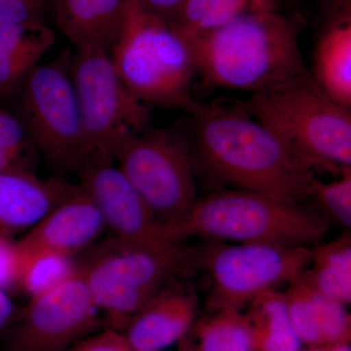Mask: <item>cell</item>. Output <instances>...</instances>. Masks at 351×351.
<instances>
[{"label": "cell", "instance_id": "cell-13", "mask_svg": "<svg viewBox=\"0 0 351 351\" xmlns=\"http://www.w3.org/2000/svg\"><path fill=\"white\" fill-rule=\"evenodd\" d=\"M105 230L100 211L77 184L73 193L17 241L23 246L49 249L75 257L94 246Z\"/></svg>", "mask_w": 351, "mask_h": 351}, {"label": "cell", "instance_id": "cell-4", "mask_svg": "<svg viewBox=\"0 0 351 351\" xmlns=\"http://www.w3.org/2000/svg\"><path fill=\"white\" fill-rule=\"evenodd\" d=\"M110 56L132 94L147 106L195 113L191 88L197 75L191 44L168 21L124 0Z\"/></svg>", "mask_w": 351, "mask_h": 351}, {"label": "cell", "instance_id": "cell-31", "mask_svg": "<svg viewBox=\"0 0 351 351\" xmlns=\"http://www.w3.org/2000/svg\"><path fill=\"white\" fill-rule=\"evenodd\" d=\"M13 304L9 298L8 293L0 288V330L8 324L13 314Z\"/></svg>", "mask_w": 351, "mask_h": 351}, {"label": "cell", "instance_id": "cell-16", "mask_svg": "<svg viewBox=\"0 0 351 351\" xmlns=\"http://www.w3.org/2000/svg\"><path fill=\"white\" fill-rule=\"evenodd\" d=\"M332 16L316 43L311 75L318 86L351 110L350 0H336Z\"/></svg>", "mask_w": 351, "mask_h": 351}, {"label": "cell", "instance_id": "cell-14", "mask_svg": "<svg viewBox=\"0 0 351 351\" xmlns=\"http://www.w3.org/2000/svg\"><path fill=\"white\" fill-rule=\"evenodd\" d=\"M197 295L174 282L152 297L128 321L125 339L134 351H157L182 338L195 315Z\"/></svg>", "mask_w": 351, "mask_h": 351}, {"label": "cell", "instance_id": "cell-11", "mask_svg": "<svg viewBox=\"0 0 351 351\" xmlns=\"http://www.w3.org/2000/svg\"><path fill=\"white\" fill-rule=\"evenodd\" d=\"M99 313L78 269L63 285L29 299L9 351H66L97 329Z\"/></svg>", "mask_w": 351, "mask_h": 351}, {"label": "cell", "instance_id": "cell-21", "mask_svg": "<svg viewBox=\"0 0 351 351\" xmlns=\"http://www.w3.org/2000/svg\"><path fill=\"white\" fill-rule=\"evenodd\" d=\"M253 309L265 329L262 335L263 351H300L301 339L293 328L284 293L270 290L253 302Z\"/></svg>", "mask_w": 351, "mask_h": 351}, {"label": "cell", "instance_id": "cell-28", "mask_svg": "<svg viewBox=\"0 0 351 351\" xmlns=\"http://www.w3.org/2000/svg\"><path fill=\"white\" fill-rule=\"evenodd\" d=\"M124 337L113 330L80 339L66 351H130Z\"/></svg>", "mask_w": 351, "mask_h": 351}, {"label": "cell", "instance_id": "cell-2", "mask_svg": "<svg viewBox=\"0 0 351 351\" xmlns=\"http://www.w3.org/2000/svg\"><path fill=\"white\" fill-rule=\"evenodd\" d=\"M301 23L276 9L244 14L189 43L209 86L257 93L307 71Z\"/></svg>", "mask_w": 351, "mask_h": 351}, {"label": "cell", "instance_id": "cell-10", "mask_svg": "<svg viewBox=\"0 0 351 351\" xmlns=\"http://www.w3.org/2000/svg\"><path fill=\"white\" fill-rule=\"evenodd\" d=\"M213 242L198 255V263L210 277L208 304L221 311H237L263 293L292 282L313 257L308 247Z\"/></svg>", "mask_w": 351, "mask_h": 351}, {"label": "cell", "instance_id": "cell-6", "mask_svg": "<svg viewBox=\"0 0 351 351\" xmlns=\"http://www.w3.org/2000/svg\"><path fill=\"white\" fill-rule=\"evenodd\" d=\"M77 262L92 299L112 325L125 324L170 284L191 274L197 254L181 243H127L110 237Z\"/></svg>", "mask_w": 351, "mask_h": 351}, {"label": "cell", "instance_id": "cell-5", "mask_svg": "<svg viewBox=\"0 0 351 351\" xmlns=\"http://www.w3.org/2000/svg\"><path fill=\"white\" fill-rule=\"evenodd\" d=\"M319 171L351 167V110L328 96L307 69L251 94L241 107Z\"/></svg>", "mask_w": 351, "mask_h": 351}, {"label": "cell", "instance_id": "cell-1", "mask_svg": "<svg viewBox=\"0 0 351 351\" xmlns=\"http://www.w3.org/2000/svg\"><path fill=\"white\" fill-rule=\"evenodd\" d=\"M191 136L195 159L232 186L308 203L319 170L240 108L199 106Z\"/></svg>", "mask_w": 351, "mask_h": 351}, {"label": "cell", "instance_id": "cell-9", "mask_svg": "<svg viewBox=\"0 0 351 351\" xmlns=\"http://www.w3.org/2000/svg\"><path fill=\"white\" fill-rule=\"evenodd\" d=\"M71 73L85 133L99 156L113 160L127 138L152 128L149 106L124 84L108 51L76 49Z\"/></svg>", "mask_w": 351, "mask_h": 351}, {"label": "cell", "instance_id": "cell-27", "mask_svg": "<svg viewBox=\"0 0 351 351\" xmlns=\"http://www.w3.org/2000/svg\"><path fill=\"white\" fill-rule=\"evenodd\" d=\"M23 254L17 241L7 240L0 247V288L5 292L18 289Z\"/></svg>", "mask_w": 351, "mask_h": 351}, {"label": "cell", "instance_id": "cell-8", "mask_svg": "<svg viewBox=\"0 0 351 351\" xmlns=\"http://www.w3.org/2000/svg\"><path fill=\"white\" fill-rule=\"evenodd\" d=\"M113 160L164 228L199 198L191 138L180 129L152 127L136 134L120 145Z\"/></svg>", "mask_w": 351, "mask_h": 351}, {"label": "cell", "instance_id": "cell-24", "mask_svg": "<svg viewBox=\"0 0 351 351\" xmlns=\"http://www.w3.org/2000/svg\"><path fill=\"white\" fill-rule=\"evenodd\" d=\"M313 201L317 203L328 218L346 228H351V167L332 182L320 181L313 191Z\"/></svg>", "mask_w": 351, "mask_h": 351}, {"label": "cell", "instance_id": "cell-23", "mask_svg": "<svg viewBox=\"0 0 351 351\" xmlns=\"http://www.w3.org/2000/svg\"><path fill=\"white\" fill-rule=\"evenodd\" d=\"M226 315L206 327L202 335V351H250L253 334L234 316V311H223Z\"/></svg>", "mask_w": 351, "mask_h": 351}, {"label": "cell", "instance_id": "cell-35", "mask_svg": "<svg viewBox=\"0 0 351 351\" xmlns=\"http://www.w3.org/2000/svg\"><path fill=\"white\" fill-rule=\"evenodd\" d=\"M271 1H274V3H276L277 0H271Z\"/></svg>", "mask_w": 351, "mask_h": 351}, {"label": "cell", "instance_id": "cell-3", "mask_svg": "<svg viewBox=\"0 0 351 351\" xmlns=\"http://www.w3.org/2000/svg\"><path fill=\"white\" fill-rule=\"evenodd\" d=\"M164 230L176 243L200 237L228 243L311 248L326 237L331 221L307 203L230 189L198 198L188 213Z\"/></svg>", "mask_w": 351, "mask_h": 351}, {"label": "cell", "instance_id": "cell-7", "mask_svg": "<svg viewBox=\"0 0 351 351\" xmlns=\"http://www.w3.org/2000/svg\"><path fill=\"white\" fill-rule=\"evenodd\" d=\"M71 52L38 64L25 77L19 117L36 151L54 167L76 175L101 160L83 127L71 73ZM113 161V160H112Z\"/></svg>", "mask_w": 351, "mask_h": 351}, {"label": "cell", "instance_id": "cell-32", "mask_svg": "<svg viewBox=\"0 0 351 351\" xmlns=\"http://www.w3.org/2000/svg\"><path fill=\"white\" fill-rule=\"evenodd\" d=\"M22 1L27 6L31 7L32 10L36 11L39 15L43 16L46 7L52 0H22Z\"/></svg>", "mask_w": 351, "mask_h": 351}, {"label": "cell", "instance_id": "cell-25", "mask_svg": "<svg viewBox=\"0 0 351 351\" xmlns=\"http://www.w3.org/2000/svg\"><path fill=\"white\" fill-rule=\"evenodd\" d=\"M311 302L322 341H337L341 338L348 331L350 323L346 304L319 294L313 288Z\"/></svg>", "mask_w": 351, "mask_h": 351}, {"label": "cell", "instance_id": "cell-29", "mask_svg": "<svg viewBox=\"0 0 351 351\" xmlns=\"http://www.w3.org/2000/svg\"><path fill=\"white\" fill-rule=\"evenodd\" d=\"M0 22L16 24H39L44 23L39 15L22 0H0Z\"/></svg>", "mask_w": 351, "mask_h": 351}, {"label": "cell", "instance_id": "cell-26", "mask_svg": "<svg viewBox=\"0 0 351 351\" xmlns=\"http://www.w3.org/2000/svg\"><path fill=\"white\" fill-rule=\"evenodd\" d=\"M41 57L34 54H21L0 46V98L18 93L25 77Z\"/></svg>", "mask_w": 351, "mask_h": 351}, {"label": "cell", "instance_id": "cell-12", "mask_svg": "<svg viewBox=\"0 0 351 351\" xmlns=\"http://www.w3.org/2000/svg\"><path fill=\"white\" fill-rule=\"evenodd\" d=\"M77 176L78 186L98 208L113 239L138 245L173 242L151 208L112 160L95 162Z\"/></svg>", "mask_w": 351, "mask_h": 351}, {"label": "cell", "instance_id": "cell-18", "mask_svg": "<svg viewBox=\"0 0 351 351\" xmlns=\"http://www.w3.org/2000/svg\"><path fill=\"white\" fill-rule=\"evenodd\" d=\"M269 9H276L271 0H188L168 22L189 43L244 14Z\"/></svg>", "mask_w": 351, "mask_h": 351}, {"label": "cell", "instance_id": "cell-15", "mask_svg": "<svg viewBox=\"0 0 351 351\" xmlns=\"http://www.w3.org/2000/svg\"><path fill=\"white\" fill-rule=\"evenodd\" d=\"M77 189L59 178L36 174H0V232H27Z\"/></svg>", "mask_w": 351, "mask_h": 351}, {"label": "cell", "instance_id": "cell-22", "mask_svg": "<svg viewBox=\"0 0 351 351\" xmlns=\"http://www.w3.org/2000/svg\"><path fill=\"white\" fill-rule=\"evenodd\" d=\"M38 154L19 115L0 107V174H36Z\"/></svg>", "mask_w": 351, "mask_h": 351}, {"label": "cell", "instance_id": "cell-34", "mask_svg": "<svg viewBox=\"0 0 351 351\" xmlns=\"http://www.w3.org/2000/svg\"><path fill=\"white\" fill-rule=\"evenodd\" d=\"M8 237H6V235H4V234H2L1 232H0V247L2 246V245H3L4 243H5V242L7 241V240H8Z\"/></svg>", "mask_w": 351, "mask_h": 351}, {"label": "cell", "instance_id": "cell-33", "mask_svg": "<svg viewBox=\"0 0 351 351\" xmlns=\"http://www.w3.org/2000/svg\"><path fill=\"white\" fill-rule=\"evenodd\" d=\"M332 351H351L350 346L348 345H339L336 346Z\"/></svg>", "mask_w": 351, "mask_h": 351}, {"label": "cell", "instance_id": "cell-30", "mask_svg": "<svg viewBox=\"0 0 351 351\" xmlns=\"http://www.w3.org/2000/svg\"><path fill=\"white\" fill-rule=\"evenodd\" d=\"M133 1L143 10L168 21L188 0H133Z\"/></svg>", "mask_w": 351, "mask_h": 351}, {"label": "cell", "instance_id": "cell-19", "mask_svg": "<svg viewBox=\"0 0 351 351\" xmlns=\"http://www.w3.org/2000/svg\"><path fill=\"white\" fill-rule=\"evenodd\" d=\"M304 278L319 294L343 304L351 301V239L346 232L313 250Z\"/></svg>", "mask_w": 351, "mask_h": 351}, {"label": "cell", "instance_id": "cell-17", "mask_svg": "<svg viewBox=\"0 0 351 351\" xmlns=\"http://www.w3.org/2000/svg\"><path fill=\"white\" fill-rule=\"evenodd\" d=\"M124 0H52L60 31L76 49L110 51Z\"/></svg>", "mask_w": 351, "mask_h": 351}, {"label": "cell", "instance_id": "cell-20", "mask_svg": "<svg viewBox=\"0 0 351 351\" xmlns=\"http://www.w3.org/2000/svg\"><path fill=\"white\" fill-rule=\"evenodd\" d=\"M17 243L23 254L18 290L29 299L51 292L77 274V261L73 256Z\"/></svg>", "mask_w": 351, "mask_h": 351}]
</instances>
